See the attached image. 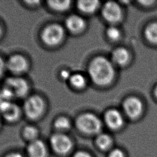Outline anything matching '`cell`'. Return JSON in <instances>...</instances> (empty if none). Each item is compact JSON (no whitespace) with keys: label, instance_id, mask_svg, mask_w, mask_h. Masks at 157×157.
Masks as SVG:
<instances>
[{"label":"cell","instance_id":"1","mask_svg":"<svg viewBox=\"0 0 157 157\" xmlns=\"http://www.w3.org/2000/svg\"><path fill=\"white\" fill-rule=\"evenodd\" d=\"M88 73L91 80L98 85L110 83L115 75L112 63L103 56L94 58L90 63Z\"/></svg>","mask_w":157,"mask_h":157},{"label":"cell","instance_id":"2","mask_svg":"<svg viewBox=\"0 0 157 157\" xmlns=\"http://www.w3.org/2000/svg\"><path fill=\"white\" fill-rule=\"evenodd\" d=\"M76 124L81 131L88 134L98 133L102 128L100 120L91 113H85L80 115L77 118Z\"/></svg>","mask_w":157,"mask_h":157},{"label":"cell","instance_id":"3","mask_svg":"<svg viewBox=\"0 0 157 157\" xmlns=\"http://www.w3.org/2000/svg\"><path fill=\"white\" fill-rule=\"evenodd\" d=\"M64 36L63 28L58 24H52L45 28L42 33V39L48 45H55L59 44Z\"/></svg>","mask_w":157,"mask_h":157},{"label":"cell","instance_id":"4","mask_svg":"<svg viewBox=\"0 0 157 157\" xmlns=\"http://www.w3.org/2000/svg\"><path fill=\"white\" fill-rule=\"evenodd\" d=\"M44 109L42 99L38 96L28 98L24 104V110L27 117L31 119H36L40 117Z\"/></svg>","mask_w":157,"mask_h":157},{"label":"cell","instance_id":"5","mask_svg":"<svg viewBox=\"0 0 157 157\" xmlns=\"http://www.w3.org/2000/svg\"><path fill=\"white\" fill-rule=\"evenodd\" d=\"M4 87L9 89L13 96L23 97L25 96L29 90L27 82L21 78L9 77L4 84Z\"/></svg>","mask_w":157,"mask_h":157},{"label":"cell","instance_id":"6","mask_svg":"<svg viewBox=\"0 0 157 157\" xmlns=\"http://www.w3.org/2000/svg\"><path fill=\"white\" fill-rule=\"evenodd\" d=\"M102 15L107 21L112 23H117L122 18V10L120 5L113 1L105 2L102 9Z\"/></svg>","mask_w":157,"mask_h":157},{"label":"cell","instance_id":"7","mask_svg":"<svg viewBox=\"0 0 157 157\" xmlns=\"http://www.w3.org/2000/svg\"><path fill=\"white\" fill-rule=\"evenodd\" d=\"M125 114L131 118L138 117L142 112L143 104L140 99L136 97H129L123 103Z\"/></svg>","mask_w":157,"mask_h":157},{"label":"cell","instance_id":"8","mask_svg":"<svg viewBox=\"0 0 157 157\" xmlns=\"http://www.w3.org/2000/svg\"><path fill=\"white\" fill-rule=\"evenodd\" d=\"M50 143L53 148L58 153H65L71 148L72 143L70 139L63 134H55L50 139Z\"/></svg>","mask_w":157,"mask_h":157},{"label":"cell","instance_id":"9","mask_svg":"<svg viewBox=\"0 0 157 157\" xmlns=\"http://www.w3.org/2000/svg\"><path fill=\"white\" fill-rule=\"evenodd\" d=\"M105 124L112 129H117L121 128L124 123V118L120 111L117 109H110L104 115Z\"/></svg>","mask_w":157,"mask_h":157},{"label":"cell","instance_id":"10","mask_svg":"<svg viewBox=\"0 0 157 157\" xmlns=\"http://www.w3.org/2000/svg\"><path fill=\"white\" fill-rule=\"evenodd\" d=\"M6 67L9 71L15 74L25 72L28 68V63L26 59L20 55L12 56L6 63Z\"/></svg>","mask_w":157,"mask_h":157},{"label":"cell","instance_id":"11","mask_svg":"<svg viewBox=\"0 0 157 157\" xmlns=\"http://www.w3.org/2000/svg\"><path fill=\"white\" fill-rule=\"evenodd\" d=\"M0 112L4 118L9 121H15L20 115L18 107L10 101H2L0 104Z\"/></svg>","mask_w":157,"mask_h":157},{"label":"cell","instance_id":"12","mask_svg":"<svg viewBox=\"0 0 157 157\" xmlns=\"http://www.w3.org/2000/svg\"><path fill=\"white\" fill-rule=\"evenodd\" d=\"M66 26L67 28L72 33H78L82 30L85 26L84 20L77 15H72L66 20Z\"/></svg>","mask_w":157,"mask_h":157},{"label":"cell","instance_id":"13","mask_svg":"<svg viewBox=\"0 0 157 157\" xmlns=\"http://www.w3.org/2000/svg\"><path fill=\"white\" fill-rule=\"evenodd\" d=\"M29 157H45L46 149L44 143L39 140H34L28 148Z\"/></svg>","mask_w":157,"mask_h":157},{"label":"cell","instance_id":"14","mask_svg":"<svg viewBox=\"0 0 157 157\" xmlns=\"http://www.w3.org/2000/svg\"><path fill=\"white\" fill-rule=\"evenodd\" d=\"M129 57V54L128 51L123 48L119 47L113 50L112 54V61L119 66H123L125 64Z\"/></svg>","mask_w":157,"mask_h":157},{"label":"cell","instance_id":"15","mask_svg":"<svg viewBox=\"0 0 157 157\" xmlns=\"http://www.w3.org/2000/svg\"><path fill=\"white\" fill-rule=\"evenodd\" d=\"M99 6L98 1H79L77 2V7L83 12L91 13L96 10Z\"/></svg>","mask_w":157,"mask_h":157},{"label":"cell","instance_id":"16","mask_svg":"<svg viewBox=\"0 0 157 157\" xmlns=\"http://www.w3.org/2000/svg\"><path fill=\"white\" fill-rule=\"evenodd\" d=\"M144 34L150 42L157 44V22L149 24L145 29Z\"/></svg>","mask_w":157,"mask_h":157},{"label":"cell","instance_id":"17","mask_svg":"<svg viewBox=\"0 0 157 157\" xmlns=\"http://www.w3.org/2000/svg\"><path fill=\"white\" fill-rule=\"evenodd\" d=\"M71 1L69 0L63 1H48V6L55 10L57 11H64L67 9L71 5Z\"/></svg>","mask_w":157,"mask_h":157},{"label":"cell","instance_id":"18","mask_svg":"<svg viewBox=\"0 0 157 157\" xmlns=\"http://www.w3.org/2000/svg\"><path fill=\"white\" fill-rule=\"evenodd\" d=\"M69 81L71 84L76 88H82L84 87L86 84L85 77L80 73L72 74L69 78Z\"/></svg>","mask_w":157,"mask_h":157},{"label":"cell","instance_id":"19","mask_svg":"<svg viewBox=\"0 0 157 157\" xmlns=\"http://www.w3.org/2000/svg\"><path fill=\"white\" fill-rule=\"evenodd\" d=\"M112 143L111 137L107 134H100L96 139V144L101 149L107 148Z\"/></svg>","mask_w":157,"mask_h":157},{"label":"cell","instance_id":"20","mask_svg":"<svg viewBox=\"0 0 157 157\" xmlns=\"http://www.w3.org/2000/svg\"><path fill=\"white\" fill-rule=\"evenodd\" d=\"M55 127L59 130H65L69 128L70 122L69 120L64 117L58 118L54 123Z\"/></svg>","mask_w":157,"mask_h":157},{"label":"cell","instance_id":"21","mask_svg":"<svg viewBox=\"0 0 157 157\" xmlns=\"http://www.w3.org/2000/svg\"><path fill=\"white\" fill-rule=\"evenodd\" d=\"M107 37L111 40H117L120 36V29L115 26H110L106 30Z\"/></svg>","mask_w":157,"mask_h":157},{"label":"cell","instance_id":"22","mask_svg":"<svg viewBox=\"0 0 157 157\" xmlns=\"http://www.w3.org/2000/svg\"><path fill=\"white\" fill-rule=\"evenodd\" d=\"M23 134L26 139L34 140V138L37 134V131L35 127L32 126H28L24 128Z\"/></svg>","mask_w":157,"mask_h":157},{"label":"cell","instance_id":"23","mask_svg":"<svg viewBox=\"0 0 157 157\" xmlns=\"http://www.w3.org/2000/svg\"><path fill=\"white\" fill-rule=\"evenodd\" d=\"M109 157H124V154L121 150L115 148L110 151Z\"/></svg>","mask_w":157,"mask_h":157},{"label":"cell","instance_id":"24","mask_svg":"<svg viewBox=\"0 0 157 157\" xmlns=\"http://www.w3.org/2000/svg\"><path fill=\"white\" fill-rule=\"evenodd\" d=\"M71 75L72 74H71V72L68 70H66V69L63 70L60 73V75H61V78L63 79H65V80L66 79L69 80Z\"/></svg>","mask_w":157,"mask_h":157},{"label":"cell","instance_id":"25","mask_svg":"<svg viewBox=\"0 0 157 157\" xmlns=\"http://www.w3.org/2000/svg\"><path fill=\"white\" fill-rule=\"evenodd\" d=\"M6 64L4 63L3 59L0 57V77L2 75Z\"/></svg>","mask_w":157,"mask_h":157},{"label":"cell","instance_id":"26","mask_svg":"<svg viewBox=\"0 0 157 157\" xmlns=\"http://www.w3.org/2000/svg\"><path fill=\"white\" fill-rule=\"evenodd\" d=\"M74 157H91L88 153L84 151H78L76 153Z\"/></svg>","mask_w":157,"mask_h":157},{"label":"cell","instance_id":"27","mask_svg":"<svg viewBox=\"0 0 157 157\" xmlns=\"http://www.w3.org/2000/svg\"><path fill=\"white\" fill-rule=\"evenodd\" d=\"M6 157H22V156L18 153H12L10 155H9Z\"/></svg>","mask_w":157,"mask_h":157},{"label":"cell","instance_id":"28","mask_svg":"<svg viewBox=\"0 0 157 157\" xmlns=\"http://www.w3.org/2000/svg\"><path fill=\"white\" fill-rule=\"evenodd\" d=\"M154 93H155V94L156 96V97L157 98V85L155 86V90H154Z\"/></svg>","mask_w":157,"mask_h":157},{"label":"cell","instance_id":"29","mask_svg":"<svg viewBox=\"0 0 157 157\" xmlns=\"http://www.w3.org/2000/svg\"><path fill=\"white\" fill-rule=\"evenodd\" d=\"M1 26H0V34H1Z\"/></svg>","mask_w":157,"mask_h":157}]
</instances>
